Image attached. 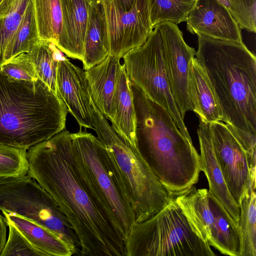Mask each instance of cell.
<instances>
[{
    "label": "cell",
    "instance_id": "cell-1",
    "mask_svg": "<svg viewBox=\"0 0 256 256\" xmlns=\"http://www.w3.org/2000/svg\"><path fill=\"white\" fill-rule=\"evenodd\" d=\"M70 134L64 130L28 149V174L58 206L78 240L80 256H125L121 230L94 202L76 172Z\"/></svg>",
    "mask_w": 256,
    "mask_h": 256
},
{
    "label": "cell",
    "instance_id": "cell-2",
    "mask_svg": "<svg viewBox=\"0 0 256 256\" xmlns=\"http://www.w3.org/2000/svg\"><path fill=\"white\" fill-rule=\"evenodd\" d=\"M195 58L204 70L220 108L222 121L256 159V60L242 42L198 36Z\"/></svg>",
    "mask_w": 256,
    "mask_h": 256
},
{
    "label": "cell",
    "instance_id": "cell-3",
    "mask_svg": "<svg viewBox=\"0 0 256 256\" xmlns=\"http://www.w3.org/2000/svg\"><path fill=\"white\" fill-rule=\"evenodd\" d=\"M130 84L136 148L170 194L173 198L180 196L198 180L202 171L200 154L168 112L130 81Z\"/></svg>",
    "mask_w": 256,
    "mask_h": 256
},
{
    "label": "cell",
    "instance_id": "cell-4",
    "mask_svg": "<svg viewBox=\"0 0 256 256\" xmlns=\"http://www.w3.org/2000/svg\"><path fill=\"white\" fill-rule=\"evenodd\" d=\"M68 109L44 82L0 71V144L28 150L66 128Z\"/></svg>",
    "mask_w": 256,
    "mask_h": 256
},
{
    "label": "cell",
    "instance_id": "cell-5",
    "mask_svg": "<svg viewBox=\"0 0 256 256\" xmlns=\"http://www.w3.org/2000/svg\"><path fill=\"white\" fill-rule=\"evenodd\" d=\"M70 136L74 164L82 184L125 238L136 224V215L108 148L82 128Z\"/></svg>",
    "mask_w": 256,
    "mask_h": 256
},
{
    "label": "cell",
    "instance_id": "cell-6",
    "mask_svg": "<svg viewBox=\"0 0 256 256\" xmlns=\"http://www.w3.org/2000/svg\"><path fill=\"white\" fill-rule=\"evenodd\" d=\"M93 126L116 166L134 212L136 224L155 215L173 198L140 154L136 146L120 137L91 100Z\"/></svg>",
    "mask_w": 256,
    "mask_h": 256
},
{
    "label": "cell",
    "instance_id": "cell-7",
    "mask_svg": "<svg viewBox=\"0 0 256 256\" xmlns=\"http://www.w3.org/2000/svg\"><path fill=\"white\" fill-rule=\"evenodd\" d=\"M125 256H214L175 198L160 212L136 224L124 240Z\"/></svg>",
    "mask_w": 256,
    "mask_h": 256
},
{
    "label": "cell",
    "instance_id": "cell-8",
    "mask_svg": "<svg viewBox=\"0 0 256 256\" xmlns=\"http://www.w3.org/2000/svg\"><path fill=\"white\" fill-rule=\"evenodd\" d=\"M0 210L26 218L54 232L80 255L78 240L58 206L28 174L0 178Z\"/></svg>",
    "mask_w": 256,
    "mask_h": 256
},
{
    "label": "cell",
    "instance_id": "cell-9",
    "mask_svg": "<svg viewBox=\"0 0 256 256\" xmlns=\"http://www.w3.org/2000/svg\"><path fill=\"white\" fill-rule=\"evenodd\" d=\"M122 58L130 80L165 108L182 133L192 140L171 92L158 28L152 29L142 45L130 50Z\"/></svg>",
    "mask_w": 256,
    "mask_h": 256
},
{
    "label": "cell",
    "instance_id": "cell-10",
    "mask_svg": "<svg viewBox=\"0 0 256 256\" xmlns=\"http://www.w3.org/2000/svg\"><path fill=\"white\" fill-rule=\"evenodd\" d=\"M174 198L194 230L210 246L224 255L240 256L238 226L208 190L194 186Z\"/></svg>",
    "mask_w": 256,
    "mask_h": 256
},
{
    "label": "cell",
    "instance_id": "cell-11",
    "mask_svg": "<svg viewBox=\"0 0 256 256\" xmlns=\"http://www.w3.org/2000/svg\"><path fill=\"white\" fill-rule=\"evenodd\" d=\"M162 42L165 69L171 92L182 118L192 110L188 89L190 63L196 51L184 41L177 24L166 21L158 24Z\"/></svg>",
    "mask_w": 256,
    "mask_h": 256
},
{
    "label": "cell",
    "instance_id": "cell-12",
    "mask_svg": "<svg viewBox=\"0 0 256 256\" xmlns=\"http://www.w3.org/2000/svg\"><path fill=\"white\" fill-rule=\"evenodd\" d=\"M106 18L110 54L120 58L142 45L152 30L148 0H135L131 9L122 10L113 0H103Z\"/></svg>",
    "mask_w": 256,
    "mask_h": 256
},
{
    "label": "cell",
    "instance_id": "cell-13",
    "mask_svg": "<svg viewBox=\"0 0 256 256\" xmlns=\"http://www.w3.org/2000/svg\"><path fill=\"white\" fill-rule=\"evenodd\" d=\"M210 130L213 148L224 182L240 206L244 194L252 188L246 151L226 124L212 122Z\"/></svg>",
    "mask_w": 256,
    "mask_h": 256
},
{
    "label": "cell",
    "instance_id": "cell-14",
    "mask_svg": "<svg viewBox=\"0 0 256 256\" xmlns=\"http://www.w3.org/2000/svg\"><path fill=\"white\" fill-rule=\"evenodd\" d=\"M56 86L58 96L64 102L80 127L94 130L92 98L85 70L66 58L60 61Z\"/></svg>",
    "mask_w": 256,
    "mask_h": 256
},
{
    "label": "cell",
    "instance_id": "cell-15",
    "mask_svg": "<svg viewBox=\"0 0 256 256\" xmlns=\"http://www.w3.org/2000/svg\"><path fill=\"white\" fill-rule=\"evenodd\" d=\"M186 22L188 30L198 36L242 42L239 25L218 0H197Z\"/></svg>",
    "mask_w": 256,
    "mask_h": 256
},
{
    "label": "cell",
    "instance_id": "cell-16",
    "mask_svg": "<svg viewBox=\"0 0 256 256\" xmlns=\"http://www.w3.org/2000/svg\"><path fill=\"white\" fill-rule=\"evenodd\" d=\"M197 132L200 150L201 170L208 180V190L238 225L240 208L228 190L216 158L212 141L210 123L200 120Z\"/></svg>",
    "mask_w": 256,
    "mask_h": 256
},
{
    "label": "cell",
    "instance_id": "cell-17",
    "mask_svg": "<svg viewBox=\"0 0 256 256\" xmlns=\"http://www.w3.org/2000/svg\"><path fill=\"white\" fill-rule=\"evenodd\" d=\"M62 24L57 46L68 57L82 61L90 3L60 0Z\"/></svg>",
    "mask_w": 256,
    "mask_h": 256
},
{
    "label": "cell",
    "instance_id": "cell-18",
    "mask_svg": "<svg viewBox=\"0 0 256 256\" xmlns=\"http://www.w3.org/2000/svg\"><path fill=\"white\" fill-rule=\"evenodd\" d=\"M122 64L120 58L109 54L103 60L85 70L92 98L102 115L110 122Z\"/></svg>",
    "mask_w": 256,
    "mask_h": 256
},
{
    "label": "cell",
    "instance_id": "cell-19",
    "mask_svg": "<svg viewBox=\"0 0 256 256\" xmlns=\"http://www.w3.org/2000/svg\"><path fill=\"white\" fill-rule=\"evenodd\" d=\"M110 54V46L103 0L90 4L84 38L83 69L100 62Z\"/></svg>",
    "mask_w": 256,
    "mask_h": 256
},
{
    "label": "cell",
    "instance_id": "cell-20",
    "mask_svg": "<svg viewBox=\"0 0 256 256\" xmlns=\"http://www.w3.org/2000/svg\"><path fill=\"white\" fill-rule=\"evenodd\" d=\"M188 89L192 111L200 120L208 123L222 121V113L215 93L195 56L190 65Z\"/></svg>",
    "mask_w": 256,
    "mask_h": 256
},
{
    "label": "cell",
    "instance_id": "cell-21",
    "mask_svg": "<svg viewBox=\"0 0 256 256\" xmlns=\"http://www.w3.org/2000/svg\"><path fill=\"white\" fill-rule=\"evenodd\" d=\"M2 213L6 220L13 224L44 256L77 254L72 246L54 232L18 215L4 212Z\"/></svg>",
    "mask_w": 256,
    "mask_h": 256
},
{
    "label": "cell",
    "instance_id": "cell-22",
    "mask_svg": "<svg viewBox=\"0 0 256 256\" xmlns=\"http://www.w3.org/2000/svg\"><path fill=\"white\" fill-rule=\"evenodd\" d=\"M130 81L122 64L114 102V118L111 126L118 135L136 145V114Z\"/></svg>",
    "mask_w": 256,
    "mask_h": 256
},
{
    "label": "cell",
    "instance_id": "cell-23",
    "mask_svg": "<svg viewBox=\"0 0 256 256\" xmlns=\"http://www.w3.org/2000/svg\"><path fill=\"white\" fill-rule=\"evenodd\" d=\"M26 53L34 66L38 79L57 95V68L59 62L66 58L64 53L54 42L40 38Z\"/></svg>",
    "mask_w": 256,
    "mask_h": 256
},
{
    "label": "cell",
    "instance_id": "cell-24",
    "mask_svg": "<svg viewBox=\"0 0 256 256\" xmlns=\"http://www.w3.org/2000/svg\"><path fill=\"white\" fill-rule=\"evenodd\" d=\"M38 38L58 44L62 24L60 0H32Z\"/></svg>",
    "mask_w": 256,
    "mask_h": 256
},
{
    "label": "cell",
    "instance_id": "cell-25",
    "mask_svg": "<svg viewBox=\"0 0 256 256\" xmlns=\"http://www.w3.org/2000/svg\"><path fill=\"white\" fill-rule=\"evenodd\" d=\"M39 39L32 0H30L20 22L5 52L4 63L18 54L28 52Z\"/></svg>",
    "mask_w": 256,
    "mask_h": 256
},
{
    "label": "cell",
    "instance_id": "cell-26",
    "mask_svg": "<svg viewBox=\"0 0 256 256\" xmlns=\"http://www.w3.org/2000/svg\"><path fill=\"white\" fill-rule=\"evenodd\" d=\"M238 228L242 240L240 256H256V194L252 188L240 204Z\"/></svg>",
    "mask_w": 256,
    "mask_h": 256
},
{
    "label": "cell",
    "instance_id": "cell-27",
    "mask_svg": "<svg viewBox=\"0 0 256 256\" xmlns=\"http://www.w3.org/2000/svg\"><path fill=\"white\" fill-rule=\"evenodd\" d=\"M30 0H2L0 3V68L6 47L17 30Z\"/></svg>",
    "mask_w": 256,
    "mask_h": 256
},
{
    "label": "cell",
    "instance_id": "cell-28",
    "mask_svg": "<svg viewBox=\"0 0 256 256\" xmlns=\"http://www.w3.org/2000/svg\"><path fill=\"white\" fill-rule=\"evenodd\" d=\"M152 28L164 22H186L197 0H148Z\"/></svg>",
    "mask_w": 256,
    "mask_h": 256
},
{
    "label": "cell",
    "instance_id": "cell-29",
    "mask_svg": "<svg viewBox=\"0 0 256 256\" xmlns=\"http://www.w3.org/2000/svg\"><path fill=\"white\" fill-rule=\"evenodd\" d=\"M28 170L26 150L0 144V178L23 176Z\"/></svg>",
    "mask_w": 256,
    "mask_h": 256
},
{
    "label": "cell",
    "instance_id": "cell-30",
    "mask_svg": "<svg viewBox=\"0 0 256 256\" xmlns=\"http://www.w3.org/2000/svg\"><path fill=\"white\" fill-rule=\"evenodd\" d=\"M230 12L240 28L256 32V0H218Z\"/></svg>",
    "mask_w": 256,
    "mask_h": 256
},
{
    "label": "cell",
    "instance_id": "cell-31",
    "mask_svg": "<svg viewBox=\"0 0 256 256\" xmlns=\"http://www.w3.org/2000/svg\"><path fill=\"white\" fill-rule=\"evenodd\" d=\"M6 222L9 228L8 237L0 256H44L13 224Z\"/></svg>",
    "mask_w": 256,
    "mask_h": 256
},
{
    "label": "cell",
    "instance_id": "cell-32",
    "mask_svg": "<svg viewBox=\"0 0 256 256\" xmlns=\"http://www.w3.org/2000/svg\"><path fill=\"white\" fill-rule=\"evenodd\" d=\"M0 71L16 80L36 81L38 79L34 66L26 52L20 54L2 64Z\"/></svg>",
    "mask_w": 256,
    "mask_h": 256
},
{
    "label": "cell",
    "instance_id": "cell-33",
    "mask_svg": "<svg viewBox=\"0 0 256 256\" xmlns=\"http://www.w3.org/2000/svg\"><path fill=\"white\" fill-rule=\"evenodd\" d=\"M6 223L5 218L0 214V256L6 243Z\"/></svg>",
    "mask_w": 256,
    "mask_h": 256
},
{
    "label": "cell",
    "instance_id": "cell-34",
    "mask_svg": "<svg viewBox=\"0 0 256 256\" xmlns=\"http://www.w3.org/2000/svg\"><path fill=\"white\" fill-rule=\"evenodd\" d=\"M115 4L122 10L128 11L131 9L135 0H113Z\"/></svg>",
    "mask_w": 256,
    "mask_h": 256
},
{
    "label": "cell",
    "instance_id": "cell-35",
    "mask_svg": "<svg viewBox=\"0 0 256 256\" xmlns=\"http://www.w3.org/2000/svg\"><path fill=\"white\" fill-rule=\"evenodd\" d=\"M90 4H92L94 2H96L100 1H102V0H88Z\"/></svg>",
    "mask_w": 256,
    "mask_h": 256
},
{
    "label": "cell",
    "instance_id": "cell-36",
    "mask_svg": "<svg viewBox=\"0 0 256 256\" xmlns=\"http://www.w3.org/2000/svg\"><path fill=\"white\" fill-rule=\"evenodd\" d=\"M2 0H0V3L2 1Z\"/></svg>",
    "mask_w": 256,
    "mask_h": 256
}]
</instances>
